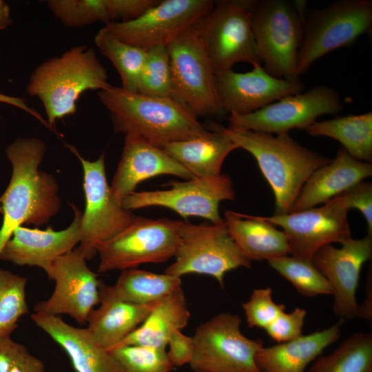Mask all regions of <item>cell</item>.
I'll list each match as a JSON object with an SVG mask.
<instances>
[{
    "label": "cell",
    "mask_w": 372,
    "mask_h": 372,
    "mask_svg": "<svg viewBox=\"0 0 372 372\" xmlns=\"http://www.w3.org/2000/svg\"><path fill=\"white\" fill-rule=\"evenodd\" d=\"M66 147L81 161L83 170L85 211L82 215V238L79 249L86 260L96 254V247L102 242L113 237L135 220L136 216L122 206L108 185L105 169V156L90 161L83 158L76 147Z\"/></svg>",
    "instance_id": "obj_12"
},
{
    "label": "cell",
    "mask_w": 372,
    "mask_h": 372,
    "mask_svg": "<svg viewBox=\"0 0 372 372\" xmlns=\"http://www.w3.org/2000/svg\"><path fill=\"white\" fill-rule=\"evenodd\" d=\"M201 21L167 45L172 97L196 116H214L224 113L217 95L216 73L202 36Z\"/></svg>",
    "instance_id": "obj_7"
},
{
    "label": "cell",
    "mask_w": 372,
    "mask_h": 372,
    "mask_svg": "<svg viewBox=\"0 0 372 372\" xmlns=\"http://www.w3.org/2000/svg\"><path fill=\"white\" fill-rule=\"evenodd\" d=\"M218 126L238 148L247 151L257 161L274 194L273 215L289 213L310 176L331 161L303 147L288 134L273 136Z\"/></svg>",
    "instance_id": "obj_3"
},
{
    "label": "cell",
    "mask_w": 372,
    "mask_h": 372,
    "mask_svg": "<svg viewBox=\"0 0 372 372\" xmlns=\"http://www.w3.org/2000/svg\"><path fill=\"white\" fill-rule=\"evenodd\" d=\"M254 0L215 2L201 21L204 43L215 73L231 70L244 62L261 64L251 28Z\"/></svg>",
    "instance_id": "obj_10"
},
{
    "label": "cell",
    "mask_w": 372,
    "mask_h": 372,
    "mask_svg": "<svg viewBox=\"0 0 372 372\" xmlns=\"http://www.w3.org/2000/svg\"><path fill=\"white\" fill-rule=\"evenodd\" d=\"M304 1H256L251 28L261 63L271 75L299 81L297 56L307 11Z\"/></svg>",
    "instance_id": "obj_5"
},
{
    "label": "cell",
    "mask_w": 372,
    "mask_h": 372,
    "mask_svg": "<svg viewBox=\"0 0 372 372\" xmlns=\"http://www.w3.org/2000/svg\"><path fill=\"white\" fill-rule=\"evenodd\" d=\"M0 103H5L20 109L30 114L47 127L50 128L46 120L38 112L30 107L24 99L6 95L0 92Z\"/></svg>",
    "instance_id": "obj_43"
},
{
    "label": "cell",
    "mask_w": 372,
    "mask_h": 372,
    "mask_svg": "<svg viewBox=\"0 0 372 372\" xmlns=\"http://www.w3.org/2000/svg\"><path fill=\"white\" fill-rule=\"evenodd\" d=\"M97 94L110 113L115 132L163 149L207 131L189 109L172 96H151L112 85Z\"/></svg>",
    "instance_id": "obj_2"
},
{
    "label": "cell",
    "mask_w": 372,
    "mask_h": 372,
    "mask_svg": "<svg viewBox=\"0 0 372 372\" xmlns=\"http://www.w3.org/2000/svg\"><path fill=\"white\" fill-rule=\"evenodd\" d=\"M213 0H164L137 19L113 21L103 28L123 42L147 50L167 45L180 33L205 17Z\"/></svg>",
    "instance_id": "obj_15"
},
{
    "label": "cell",
    "mask_w": 372,
    "mask_h": 372,
    "mask_svg": "<svg viewBox=\"0 0 372 372\" xmlns=\"http://www.w3.org/2000/svg\"><path fill=\"white\" fill-rule=\"evenodd\" d=\"M31 318L64 350L76 372H123L110 351L98 344L87 328L73 327L59 316L34 313Z\"/></svg>",
    "instance_id": "obj_22"
},
{
    "label": "cell",
    "mask_w": 372,
    "mask_h": 372,
    "mask_svg": "<svg viewBox=\"0 0 372 372\" xmlns=\"http://www.w3.org/2000/svg\"><path fill=\"white\" fill-rule=\"evenodd\" d=\"M223 220L232 239L250 261H268L290 254L285 233L261 216L226 211Z\"/></svg>",
    "instance_id": "obj_26"
},
{
    "label": "cell",
    "mask_w": 372,
    "mask_h": 372,
    "mask_svg": "<svg viewBox=\"0 0 372 372\" xmlns=\"http://www.w3.org/2000/svg\"><path fill=\"white\" fill-rule=\"evenodd\" d=\"M190 316L185 293L180 287L158 302L145 320L118 346L166 349L170 334L186 327Z\"/></svg>",
    "instance_id": "obj_28"
},
{
    "label": "cell",
    "mask_w": 372,
    "mask_h": 372,
    "mask_svg": "<svg viewBox=\"0 0 372 372\" xmlns=\"http://www.w3.org/2000/svg\"><path fill=\"white\" fill-rule=\"evenodd\" d=\"M1 114H0V123H1Z\"/></svg>",
    "instance_id": "obj_47"
},
{
    "label": "cell",
    "mask_w": 372,
    "mask_h": 372,
    "mask_svg": "<svg viewBox=\"0 0 372 372\" xmlns=\"http://www.w3.org/2000/svg\"><path fill=\"white\" fill-rule=\"evenodd\" d=\"M12 23L10 8L6 1L0 0V30L6 29Z\"/></svg>",
    "instance_id": "obj_45"
},
{
    "label": "cell",
    "mask_w": 372,
    "mask_h": 372,
    "mask_svg": "<svg viewBox=\"0 0 372 372\" xmlns=\"http://www.w3.org/2000/svg\"><path fill=\"white\" fill-rule=\"evenodd\" d=\"M349 209L343 193L319 207L261 218L282 229L290 255L312 261L320 247L351 238L347 219Z\"/></svg>",
    "instance_id": "obj_14"
},
{
    "label": "cell",
    "mask_w": 372,
    "mask_h": 372,
    "mask_svg": "<svg viewBox=\"0 0 372 372\" xmlns=\"http://www.w3.org/2000/svg\"><path fill=\"white\" fill-rule=\"evenodd\" d=\"M240 324V318L230 313H218L200 324L192 336L191 368L204 372H260L255 358L262 342L246 337Z\"/></svg>",
    "instance_id": "obj_11"
},
{
    "label": "cell",
    "mask_w": 372,
    "mask_h": 372,
    "mask_svg": "<svg viewBox=\"0 0 372 372\" xmlns=\"http://www.w3.org/2000/svg\"><path fill=\"white\" fill-rule=\"evenodd\" d=\"M371 175V163L353 158L340 147L334 159L310 176L289 213L325 203Z\"/></svg>",
    "instance_id": "obj_23"
},
{
    "label": "cell",
    "mask_w": 372,
    "mask_h": 372,
    "mask_svg": "<svg viewBox=\"0 0 372 372\" xmlns=\"http://www.w3.org/2000/svg\"><path fill=\"white\" fill-rule=\"evenodd\" d=\"M212 129L213 132L173 142L163 149L195 178L219 175L223 161L238 147L218 125H213Z\"/></svg>",
    "instance_id": "obj_27"
},
{
    "label": "cell",
    "mask_w": 372,
    "mask_h": 372,
    "mask_svg": "<svg viewBox=\"0 0 372 372\" xmlns=\"http://www.w3.org/2000/svg\"><path fill=\"white\" fill-rule=\"evenodd\" d=\"M372 280L371 273L370 270V274H368L366 281V298L361 305H358L357 317L365 320L366 321H371L372 320Z\"/></svg>",
    "instance_id": "obj_44"
},
{
    "label": "cell",
    "mask_w": 372,
    "mask_h": 372,
    "mask_svg": "<svg viewBox=\"0 0 372 372\" xmlns=\"http://www.w3.org/2000/svg\"><path fill=\"white\" fill-rule=\"evenodd\" d=\"M160 175H173L186 180L195 178L164 149L138 137L125 136L121 158L110 186L114 196L122 200L134 193L139 183Z\"/></svg>",
    "instance_id": "obj_21"
},
{
    "label": "cell",
    "mask_w": 372,
    "mask_h": 372,
    "mask_svg": "<svg viewBox=\"0 0 372 372\" xmlns=\"http://www.w3.org/2000/svg\"><path fill=\"white\" fill-rule=\"evenodd\" d=\"M110 352L123 372H172L165 349L138 345L118 346Z\"/></svg>",
    "instance_id": "obj_37"
},
{
    "label": "cell",
    "mask_w": 372,
    "mask_h": 372,
    "mask_svg": "<svg viewBox=\"0 0 372 372\" xmlns=\"http://www.w3.org/2000/svg\"><path fill=\"white\" fill-rule=\"evenodd\" d=\"M74 218L66 229L54 231L19 226L0 253V260L19 266H35L50 273L55 260L74 249L82 238L83 213L71 204Z\"/></svg>",
    "instance_id": "obj_20"
},
{
    "label": "cell",
    "mask_w": 372,
    "mask_h": 372,
    "mask_svg": "<svg viewBox=\"0 0 372 372\" xmlns=\"http://www.w3.org/2000/svg\"><path fill=\"white\" fill-rule=\"evenodd\" d=\"M137 92L156 97H172L169 55L167 45H158L146 50Z\"/></svg>",
    "instance_id": "obj_36"
},
{
    "label": "cell",
    "mask_w": 372,
    "mask_h": 372,
    "mask_svg": "<svg viewBox=\"0 0 372 372\" xmlns=\"http://www.w3.org/2000/svg\"><path fill=\"white\" fill-rule=\"evenodd\" d=\"M307 372H372V334L357 333L326 355H319Z\"/></svg>",
    "instance_id": "obj_31"
},
{
    "label": "cell",
    "mask_w": 372,
    "mask_h": 372,
    "mask_svg": "<svg viewBox=\"0 0 372 372\" xmlns=\"http://www.w3.org/2000/svg\"><path fill=\"white\" fill-rule=\"evenodd\" d=\"M111 84L94 48L78 45L38 65L26 92L42 103L50 129L56 121L74 114L76 102L87 90H102Z\"/></svg>",
    "instance_id": "obj_4"
},
{
    "label": "cell",
    "mask_w": 372,
    "mask_h": 372,
    "mask_svg": "<svg viewBox=\"0 0 372 372\" xmlns=\"http://www.w3.org/2000/svg\"><path fill=\"white\" fill-rule=\"evenodd\" d=\"M157 302L136 304L123 301L113 296L102 282L100 306L90 312L87 329L98 344L110 351L145 320Z\"/></svg>",
    "instance_id": "obj_24"
},
{
    "label": "cell",
    "mask_w": 372,
    "mask_h": 372,
    "mask_svg": "<svg viewBox=\"0 0 372 372\" xmlns=\"http://www.w3.org/2000/svg\"><path fill=\"white\" fill-rule=\"evenodd\" d=\"M306 310L296 307L292 311L281 313L265 330L278 343L287 342L302 335Z\"/></svg>",
    "instance_id": "obj_40"
},
{
    "label": "cell",
    "mask_w": 372,
    "mask_h": 372,
    "mask_svg": "<svg viewBox=\"0 0 372 372\" xmlns=\"http://www.w3.org/2000/svg\"><path fill=\"white\" fill-rule=\"evenodd\" d=\"M94 43L117 70L121 79V87L137 92L146 50L121 41L104 28L95 35Z\"/></svg>",
    "instance_id": "obj_32"
},
{
    "label": "cell",
    "mask_w": 372,
    "mask_h": 372,
    "mask_svg": "<svg viewBox=\"0 0 372 372\" xmlns=\"http://www.w3.org/2000/svg\"><path fill=\"white\" fill-rule=\"evenodd\" d=\"M79 247L61 256L54 262L49 279L55 282L51 296L36 304L35 313L52 316L66 314L79 323H85L100 302L101 281L86 263Z\"/></svg>",
    "instance_id": "obj_17"
},
{
    "label": "cell",
    "mask_w": 372,
    "mask_h": 372,
    "mask_svg": "<svg viewBox=\"0 0 372 372\" xmlns=\"http://www.w3.org/2000/svg\"><path fill=\"white\" fill-rule=\"evenodd\" d=\"M349 209H358L367 223L368 236L372 237V184L361 182L345 192Z\"/></svg>",
    "instance_id": "obj_41"
},
{
    "label": "cell",
    "mask_w": 372,
    "mask_h": 372,
    "mask_svg": "<svg viewBox=\"0 0 372 372\" xmlns=\"http://www.w3.org/2000/svg\"><path fill=\"white\" fill-rule=\"evenodd\" d=\"M167 346L169 347L167 355L173 366L189 364L194 351L192 336L185 335L181 330L174 331L169 335Z\"/></svg>",
    "instance_id": "obj_42"
},
{
    "label": "cell",
    "mask_w": 372,
    "mask_h": 372,
    "mask_svg": "<svg viewBox=\"0 0 372 372\" xmlns=\"http://www.w3.org/2000/svg\"><path fill=\"white\" fill-rule=\"evenodd\" d=\"M194 372H204V371H194Z\"/></svg>",
    "instance_id": "obj_46"
},
{
    "label": "cell",
    "mask_w": 372,
    "mask_h": 372,
    "mask_svg": "<svg viewBox=\"0 0 372 372\" xmlns=\"http://www.w3.org/2000/svg\"><path fill=\"white\" fill-rule=\"evenodd\" d=\"M46 3L52 14L68 28L115 21L112 0H48Z\"/></svg>",
    "instance_id": "obj_33"
},
{
    "label": "cell",
    "mask_w": 372,
    "mask_h": 372,
    "mask_svg": "<svg viewBox=\"0 0 372 372\" xmlns=\"http://www.w3.org/2000/svg\"><path fill=\"white\" fill-rule=\"evenodd\" d=\"M268 263L304 296L332 295L329 282L311 260L288 255L269 260Z\"/></svg>",
    "instance_id": "obj_34"
},
{
    "label": "cell",
    "mask_w": 372,
    "mask_h": 372,
    "mask_svg": "<svg viewBox=\"0 0 372 372\" xmlns=\"http://www.w3.org/2000/svg\"><path fill=\"white\" fill-rule=\"evenodd\" d=\"M371 28V0H339L326 8L306 11L297 56L299 76L324 55L369 34Z\"/></svg>",
    "instance_id": "obj_6"
},
{
    "label": "cell",
    "mask_w": 372,
    "mask_h": 372,
    "mask_svg": "<svg viewBox=\"0 0 372 372\" xmlns=\"http://www.w3.org/2000/svg\"><path fill=\"white\" fill-rule=\"evenodd\" d=\"M340 320L327 329L277 344L262 347L256 355L260 372H304L322 351L340 337Z\"/></svg>",
    "instance_id": "obj_25"
},
{
    "label": "cell",
    "mask_w": 372,
    "mask_h": 372,
    "mask_svg": "<svg viewBox=\"0 0 372 372\" xmlns=\"http://www.w3.org/2000/svg\"><path fill=\"white\" fill-rule=\"evenodd\" d=\"M174 257L164 273L179 278L189 273L209 276L221 287L228 271L240 267L251 268V261L238 247L225 222L194 225L181 221Z\"/></svg>",
    "instance_id": "obj_8"
},
{
    "label": "cell",
    "mask_w": 372,
    "mask_h": 372,
    "mask_svg": "<svg viewBox=\"0 0 372 372\" xmlns=\"http://www.w3.org/2000/svg\"><path fill=\"white\" fill-rule=\"evenodd\" d=\"M343 109L339 94L333 88L318 85L307 92L283 97L254 112L227 117L229 128L268 134H288L304 130L322 115L335 114Z\"/></svg>",
    "instance_id": "obj_13"
},
{
    "label": "cell",
    "mask_w": 372,
    "mask_h": 372,
    "mask_svg": "<svg viewBox=\"0 0 372 372\" xmlns=\"http://www.w3.org/2000/svg\"><path fill=\"white\" fill-rule=\"evenodd\" d=\"M169 185L171 188L167 190L134 192L122 199V206L129 211L161 206L185 219L190 216H199L219 225L224 223L219 214L220 203L235 197L232 181L226 174L172 181Z\"/></svg>",
    "instance_id": "obj_16"
},
{
    "label": "cell",
    "mask_w": 372,
    "mask_h": 372,
    "mask_svg": "<svg viewBox=\"0 0 372 372\" xmlns=\"http://www.w3.org/2000/svg\"><path fill=\"white\" fill-rule=\"evenodd\" d=\"M320 247L312 262L329 282L334 296V313L342 319L357 317L358 304L355 293L362 265L372 256V237L352 238L340 243Z\"/></svg>",
    "instance_id": "obj_18"
},
{
    "label": "cell",
    "mask_w": 372,
    "mask_h": 372,
    "mask_svg": "<svg viewBox=\"0 0 372 372\" xmlns=\"http://www.w3.org/2000/svg\"><path fill=\"white\" fill-rule=\"evenodd\" d=\"M5 152L12 172L0 197V253L16 228L48 223L59 212L61 203L55 178L39 169L45 152L42 140L17 138L7 145Z\"/></svg>",
    "instance_id": "obj_1"
},
{
    "label": "cell",
    "mask_w": 372,
    "mask_h": 372,
    "mask_svg": "<svg viewBox=\"0 0 372 372\" xmlns=\"http://www.w3.org/2000/svg\"><path fill=\"white\" fill-rule=\"evenodd\" d=\"M303 130L313 136H327L339 141L353 158L371 163L372 112L340 116L315 121Z\"/></svg>",
    "instance_id": "obj_29"
},
{
    "label": "cell",
    "mask_w": 372,
    "mask_h": 372,
    "mask_svg": "<svg viewBox=\"0 0 372 372\" xmlns=\"http://www.w3.org/2000/svg\"><path fill=\"white\" fill-rule=\"evenodd\" d=\"M180 220L136 216L127 227L96 247L98 271L136 268L144 263H161L175 256Z\"/></svg>",
    "instance_id": "obj_9"
},
{
    "label": "cell",
    "mask_w": 372,
    "mask_h": 372,
    "mask_svg": "<svg viewBox=\"0 0 372 372\" xmlns=\"http://www.w3.org/2000/svg\"><path fill=\"white\" fill-rule=\"evenodd\" d=\"M216 86L223 113L243 115L257 111L283 97L303 92L299 81L269 74L261 64L247 72L232 70L216 73Z\"/></svg>",
    "instance_id": "obj_19"
},
{
    "label": "cell",
    "mask_w": 372,
    "mask_h": 372,
    "mask_svg": "<svg viewBox=\"0 0 372 372\" xmlns=\"http://www.w3.org/2000/svg\"><path fill=\"white\" fill-rule=\"evenodd\" d=\"M43 362L10 336H0V372H44Z\"/></svg>",
    "instance_id": "obj_39"
},
{
    "label": "cell",
    "mask_w": 372,
    "mask_h": 372,
    "mask_svg": "<svg viewBox=\"0 0 372 372\" xmlns=\"http://www.w3.org/2000/svg\"><path fill=\"white\" fill-rule=\"evenodd\" d=\"M242 307L247 326L264 329L285 309L283 304H276L273 301L271 287L254 289Z\"/></svg>",
    "instance_id": "obj_38"
},
{
    "label": "cell",
    "mask_w": 372,
    "mask_h": 372,
    "mask_svg": "<svg viewBox=\"0 0 372 372\" xmlns=\"http://www.w3.org/2000/svg\"><path fill=\"white\" fill-rule=\"evenodd\" d=\"M181 278L129 269L122 271L114 285H107L116 298L136 304L157 302L181 287Z\"/></svg>",
    "instance_id": "obj_30"
},
{
    "label": "cell",
    "mask_w": 372,
    "mask_h": 372,
    "mask_svg": "<svg viewBox=\"0 0 372 372\" xmlns=\"http://www.w3.org/2000/svg\"><path fill=\"white\" fill-rule=\"evenodd\" d=\"M26 283L25 278L0 268V336H10L28 313Z\"/></svg>",
    "instance_id": "obj_35"
}]
</instances>
